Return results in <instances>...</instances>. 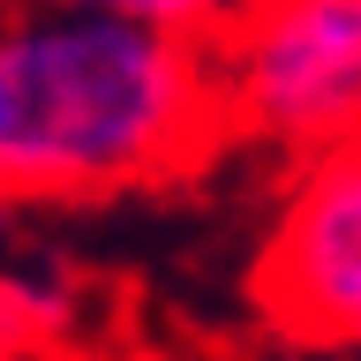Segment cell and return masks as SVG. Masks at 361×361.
Returning <instances> with one entry per match:
<instances>
[{"label": "cell", "mask_w": 361, "mask_h": 361, "mask_svg": "<svg viewBox=\"0 0 361 361\" xmlns=\"http://www.w3.org/2000/svg\"><path fill=\"white\" fill-rule=\"evenodd\" d=\"M226 135L211 38L75 0H16L0 38V173L16 203L173 180Z\"/></svg>", "instance_id": "1"}, {"label": "cell", "mask_w": 361, "mask_h": 361, "mask_svg": "<svg viewBox=\"0 0 361 361\" xmlns=\"http://www.w3.org/2000/svg\"><path fill=\"white\" fill-rule=\"evenodd\" d=\"M226 128L286 158L361 135V0H241L211 30Z\"/></svg>", "instance_id": "2"}, {"label": "cell", "mask_w": 361, "mask_h": 361, "mask_svg": "<svg viewBox=\"0 0 361 361\" xmlns=\"http://www.w3.org/2000/svg\"><path fill=\"white\" fill-rule=\"evenodd\" d=\"M264 316L309 346H361V135L301 158L256 264Z\"/></svg>", "instance_id": "3"}, {"label": "cell", "mask_w": 361, "mask_h": 361, "mask_svg": "<svg viewBox=\"0 0 361 361\" xmlns=\"http://www.w3.org/2000/svg\"><path fill=\"white\" fill-rule=\"evenodd\" d=\"M75 8H113V16H135V23H166V30H188V38H211L241 0H75Z\"/></svg>", "instance_id": "4"}]
</instances>
